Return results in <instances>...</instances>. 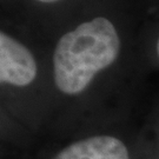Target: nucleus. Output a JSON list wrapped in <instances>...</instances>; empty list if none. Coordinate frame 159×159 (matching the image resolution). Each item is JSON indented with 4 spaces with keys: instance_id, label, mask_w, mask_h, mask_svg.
<instances>
[{
    "instance_id": "nucleus-1",
    "label": "nucleus",
    "mask_w": 159,
    "mask_h": 159,
    "mask_svg": "<svg viewBox=\"0 0 159 159\" xmlns=\"http://www.w3.org/2000/svg\"><path fill=\"white\" fill-rule=\"evenodd\" d=\"M120 39L107 18L97 17L60 37L53 52V77L60 91L79 94L98 72L118 58Z\"/></svg>"
},
{
    "instance_id": "nucleus-3",
    "label": "nucleus",
    "mask_w": 159,
    "mask_h": 159,
    "mask_svg": "<svg viewBox=\"0 0 159 159\" xmlns=\"http://www.w3.org/2000/svg\"><path fill=\"white\" fill-rule=\"evenodd\" d=\"M53 159H130L127 148L118 138L94 136L75 142Z\"/></svg>"
},
{
    "instance_id": "nucleus-4",
    "label": "nucleus",
    "mask_w": 159,
    "mask_h": 159,
    "mask_svg": "<svg viewBox=\"0 0 159 159\" xmlns=\"http://www.w3.org/2000/svg\"><path fill=\"white\" fill-rule=\"evenodd\" d=\"M39 2H44V4H52V2H57L59 0H37Z\"/></svg>"
},
{
    "instance_id": "nucleus-2",
    "label": "nucleus",
    "mask_w": 159,
    "mask_h": 159,
    "mask_svg": "<svg viewBox=\"0 0 159 159\" xmlns=\"http://www.w3.org/2000/svg\"><path fill=\"white\" fill-rule=\"evenodd\" d=\"M32 52L5 32L0 33V80L12 86L30 85L37 77Z\"/></svg>"
},
{
    "instance_id": "nucleus-5",
    "label": "nucleus",
    "mask_w": 159,
    "mask_h": 159,
    "mask_svg": "<svg viewBox=\"0 0 159 159\" xmlns=\"http://www.w3.org/2000/svg\"><path fill=\"white\" fill-rule=\"evenodd\" d=\"M156 48H157V54H158V57H159V38H158V40H157V46H156Z\"/></svg>"
}]
</instances>
